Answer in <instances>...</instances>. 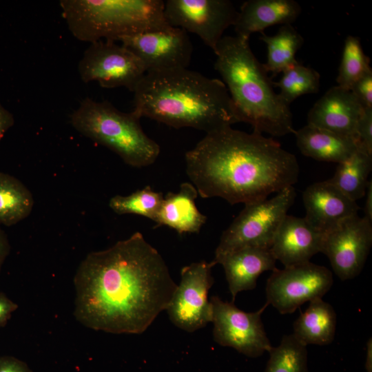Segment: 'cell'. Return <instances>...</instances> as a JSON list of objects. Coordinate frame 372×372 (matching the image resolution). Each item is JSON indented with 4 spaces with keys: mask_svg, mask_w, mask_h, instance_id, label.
Here are the masks:
<instances>
[{
    "mask_svg": "<svg viewBox=\"0 0 372 372\" xmlns=\"http://www.w3.org/2000/svg\"><path fill=\"white\" fill-rule=\"evenodd\" d=\"M74 286L76 320L115 334L143 333L166 310L177 287L161 255L138 231L89 253Z\"/></svg>",
    "mask_w": 372,
    "mask_h": 372,
    "instance_id": "obj_1",
    "label": "cell"
},
{
    "mask_svg": "<svg viewBox=\"0 0 372 372\" xmlns=\"http://www.w3.org/2000/svg\"><path fill=\"white\" fill-rule=\"evenodd\" d=\"M214 68L222 77L239 122L254 132L273 136L295 134L292 113L273 89V81L251 50L249 39L224 36L214 52Z\"/></svg>",
    "mask_w": 372,
    "mask_h": 372,
    "instance_id": "obj_4",
    "label": "cell"
},
{
    "mask_svg": "<svg viewBox=\"0 0 372 372\" xmlns=\"http://www.w3.org/2000/svg\"><path fill=\"white\" fill-rule=\"evenodd\" d=\"M276 262L270 249L255 247L237 249L218 259L216 264L223 267L232 302L239 292L254 289L261 273L276 268Z\"/></svg>",
    "mask_w": 372,
    "mask_h": 372,
    "instance_id": "obj_18",
    "label": "cell"
},
{
    "mask_svg": "<svg viewBox=\"0 0 372 372\" xmlns=\"http://www.w3.org/2000/svg\"><path fill=\"white\" fill-rule=\"evenodd\" d=\"M198 196L193 184L183 183L177 192H168L164 196L154 223L172 228L179 234L198 233L207 218L196 205Z\"/></svg>",
    "mask_w": 372,
    "mask_h": 372,
    "instance_id": "obj_20",
    "label": "cell"
},
{
    "mask_svg": "<svg viewBox=\"0 0 372 372\" xmlns=\"http://www.w3.org/2000/svg\"><path fill=\"white\" fill-rule=\"evenodd\" d=\"M371 70L370 59L364 54L360 38L347 36L336 79L338 85L350 90L358 79Z\"/></svg>",
    "mask_w": 372,
    "mask_h": 372,
    "instance_id": "obj_29",
    "label": "cell"
},
{
    "mask_svg": "<svg viewBox=\"0 0 372 372\" xmlns=\"http://www.w3.org/2000/svg\"><path fill=\"white\" fill-rule=\"evenodd\" d=\"M305 219L326 234L358 214L357 203L328 180L309 185L302 194Z\"/></svg>",
    "mask_w": 372,
    "mask_h": 372,
    "instance_id": "obj_15",
    "label": "cell"
},
{
    "mask_svg": "<svg viewBox=\"0 0 372 372\" xmlns=\"http://www.w3.org/2000/svg\"><path fill=\"white\" fill-rule=\"evenodd\" d=\"M118 41L142 62L146 72L187 68L193 53L188 33L174 27L123 37Z\"/></svg>",
    "mask_w": 372,
    "mask_h": 372,
    "instance_id": "obj_13",
    "label": "cell"
},
{
    "mask_svg": "<svg viewBox=\"0 0 372 372\" xmlns=\"http://www.w3.org/2000/svg\"><path fill=\"white\" fill-rule=\"evenodd\" d=\"M300 152L320 161L340 163L361 148L355 137L338 134L307 124L294 134Z\"/></svg>",
    "mask_w": 372,
    "mask_h": 372,
    "instance_id": "obj_21",
    "label": "cell"
},
{
    "mask_svg": "<svg viewBox=\"0 0 372 372\" xmlns=\"http://www.w3.org/2000/svg\"><path fill=\"white\" fill-rule=\"evenodd\" d=\"M133 93L135 114L176 129L207 134L240 123L224 83L187 68L146 72Z\"/></svg>",
    "mask_w": 372,
    "mask_h": 372,
    "instance_id": "obj_3",
    "label": "cell"
},
{
    "mask_svg": "<svg viewBox=\"0 0 372 372\" xmlns=\"http://www.w3.org/2000/svg\"><path fill=\"white\" fill-rule=\"evenodd\" d=\"M360 147L372 154V108H364L356 127Z\"/></svg>",
    "mask_w": 372,
    "mask_h": 372,
    "instance_id": "obj_30",
    "label": "cell"
},
{
    "mask_svg": "<svg viewBox=\"0 0 372 372\" xmlns=\"http://www.w3.org/2000/svg\"><path fill=\"white\" fill-rule=\"evenodd\" d=\"M14 123L13 115L3 106L0 101V141Z\"/></svg>",
    "mask_w": 372,
    "mask_h": 372,
    "instance_id": "obj_34",
    "label": "cell"
},
{
    "mask_svg": "<svg viewBox=\"0 0 372 372\" xmlns=\"http://www.w3.org/2000/svg\"><path fill=\"white\" fill-rule=\"evenodd\" d=\"M333 282L331 271L307 262L272 271L266 284L267 303L280 313H293L306 302L322 298Z\"/></svg>",
    "mask_w": 372,
    "mask_h": 372,
    "instance_id": "obj_8",
    "label": "cell"
},
{
    "mask_svg": "<svg viewBox=\"0 0 372 372\" xmlns=\"http://www.w3.org/2000/svg\"><path fill=\"white\" fill-rule=\"evenodd\" d=\"M296 198L293 186L285 188L270 199L250 203L223 232L212 262L246 247L270 249L277 230Z\"/></svg>",
    "mask_w": 372,
    "mask_h": 372,
    "instance_id": "obj_7",
    "label": "cell"
},
{
    "mask_svg": "<svg viewBox=\"0 0 372 372\" xmlns=\"http://www.w3.org/2000/svg\"><path fill=\"white\" fill-rule=\"evenodd\" d=\"M10 252V245L8 236L0 225V273L2 267Z\"/></svg>",
    "mask_w": 372,
    "mask_h": 372,
    "instance_id": "obj_35",
    "label": "cell"
},
{
    "mask_svg": "<svg viewBox=\"0 0 372 372\" xmlns=\"http://www.w3.org/2000/svg\"><path fill=\"white\" fill-rule=\"evenodd\" d=\"M212 261L192 262L180 271V284L166 309L171 322L187 332L205 327L212 321V307L208 293L214 280Z\"/></svg>",
    "mask_w": 372,
    "mask_h": 372,
    "instance_id": "obj_11",
    "label": "cell"
},
{
    "mask_svg": "<svg viewBox=\"0 0 372 372\" xmlns=\"http://www.w3.org/2000/svg\"><path fill=\"white\" fill-rule=\"evenodd\" d=\"M281 79L273 82L280 89L282 99L290 105L303 94L317 93L320 88V75L314 69L306 67L298 61L285 69Z\"/></svg>",
    "mask_w": 372,
    "mask_h": 372,
    "instance_id": "obj_26",
    "label": "cell"
},
{
    "mask_svg": "<svg viewBox=\"0 0 372 372\" xmlns=\"http://www.w3.org/2000/svg\"><path fill=\"white\" fill-rule=\"evenodd\" d=\"M301 12L294 0H248L238 11L234 30L237 36L249 39L251 34L269 26L291 24Z\"/></svg>",
    "mask_w": 372,
    "mask_h": 372,
    "instance_id": "obj_19",
    "label": "cell"
},
{
    "mask_svg": "<svg viewBox=\"0 0 372 372\" xmlns=\"http://www.w3.org/2000/svg\"><path fill=\"white\" fill-rule=\"evenodd\" d=\"M213 337L218 344L234 348L249 358L269 352L272 346L265 331L261 315L269 305L255 312H245L234 302L211 296Z\"/></svg>",
    "mask_w": 372,
    "mask_h": 372,
    "instance_id": "obj_10",
    "label": "cell"
},
{
    "mask_svg": "<svg viewBox=\"0 0 372 372\" xmlns=\"http://www.w3.org/2000/svg\"><path fill=\"white\" fill-rule=\"evenodd\" d=\"M78 70L84 83L97 81L102 87H124L132 92L146 73L142 62L127 48L103 40L90 43Z\"/></svg>",
    "mask_w": 372,
    "mask_h": 372,
    "instance_id": "obj_9",
    "label": "cell"
},
{
    "mask_svg": "<svg viewBox=\"0 0 372 372\" xmlns=\"http://www.w3.org/2000/svg\"><path fill=\"white\" fill-rule=\"evenodd\" d=\"M324 234L305 218L287 215L280 225L271 246L276 260L286 267L310 261L321 252Z\"/></svg>",
    "mask_w": 372,
    "mask_h": 372,
    "instance_id": "obj_16",
    "label": "cell"
},
{
    "mask_svg": "<svg viewBox=\"0 0 372 372\" xmlns=\"http://www.w3.org/2000/svg\"><path fill=\"white\" fill-rule=\"evenodd\" d=\"M293 329L294 337L306 346L327 345L335 338L336 313L322 298L314 299L293 322Z\"/></svg>",
    "mask_w": 372,
    "mask_h": 372,
    "instance_id": "obj_22",
    "label": "cell"
},
{
    "mask_svg": "<svg viewBox=\"0 0 372 372\" xmlns=\"http://www.w3.org/2000/svg\"><path fill=\"white\" fill-rule=\"evenodd\" d=\"M350 90L363 108H372V70L358 79Z\"/></svg>",
    "mask_w": 372,
    "mask_h": 372,
    "instance_id": "obj_31",
    "label": "cell"
},
{
    "mask_svg": "<svg viewBox=\"0 0 372 372\" xmlns=\"http://www.w3.org/2000/svg\"><path fill=\"white\" fill-rule=\"evenodd\" d=\"M367 372H372V341L370 338L366 344V361L364 364Z\"/></svg>",
    "mask_w": 372,
    "mask_h": 372,
    "instance_id": "obj_37",
    "label": "cell"
},
{
    "mask_svg": "<svg viewBox=\"0 0 372 372\" xmlns=\"http://www.w3.org/2000/svg\"><path fill=\"white\" fill-rule=\"evenodd\" d=\"M18 309V305L5 293L0 292V328L4 327L12 313Z\"/></svg>",
    "mask_w": 372,
    "mask_h": 372,
    "instance_id": "obj_33",
    "label": "cell"
},
{
    "mask_svg": "<svg viewBox=\"0 0 372 372\" xmlns=\"http://www.w3.org/2000/svg\"><path fill=\"white\" fill-rule=\"evenodd\" d=\"M372 169V154L362 148L338 163L333 177L328 180L354 201L363 198Z\"/></svg>",
    "mask_w": 372,
    "mask_h": 372,
    "instance_id": "obj_23",
    "label": "cell"
},
{
    "mask_svg": "<svg viewBox=\"0 0 372 372\" xmlns=\"http://www.w3.org/2000/svg\"><path fill=\"white\" fill-rule=\"evenodd\" d=\"M260 39L266 43L267 48L264 68L273 76L298 62L296 54L304 43L303 37L291 24L282 25L273 36L262 32Z\"/></svg>",
    "mask_w": 372,
    "mask_h": 372,
    "instance_id": "obj_24",
    "label": "cell"
},
{
    "mask_svg": "<svg viewBox=\"0 0 372 372\" xmlns=\"http://www.w3.org/2000/svg\"><path fill=\"white\" fill-rule=\"evenodd\" d=\"M164 196L150 186H145L127 196L116 195L109 201L110 207L118 214H135L154 222Z\"/></svg>",
    "mask_w": 372,
    "mask_h": 372,
    "instance_id": "obj_28",
    "label": "cell"
},
{
    "mask_svg": "<svg viewBox=\"0 0 372 372\" xmlns=\"http://www.w3.org/2000/svg\"><path fill=\"white\" fill-rule=\"evenodd\" d=\"M265 372H309L307 346L293 334L285 335L271 347Z\"/></svg>",
    "mask_w": 372,
    "mask_h": 372,
    "instance_id": "obj_27",
    "label": "cell"
},
{
    "mask_svg": "<svg viewBox=\"0 0 372 372\" xmlns=\"http://www.w3.org/2000/svg\"><path fill=\"white\" fill-rule=\"evenodd\" d=\"M33 205L27 187L14 176L0 172V225L12 226L25 219Z\"/></svg>",
    "mask_w": 372,
    "mask_h": 372,
    "instance_id": "obj_25",
    "label": "cell"
},
{
    "mask_svg": "<svg viewBox=\"0 0 372 372\" xmlns=\"http://www.w3.org/2000/svg\"><path fill=\"white\" fill-rule=\"evenodd\" d=\"M140 117L132 111L118 110L108 101L85 99L70 116L74 128L81 134L116 153L134 167L152 165L159 145L143 131Z\"/></svg>",
    "mask_w": 372,
    "mask_h": 372,
    "instance_id": "obj_6",
    "label": "cell"
},
{
    "mask_svg": "<svg viewBox=\"0 0 372 372\" xmlns=\"http://www.w3.org/2000/svg\"><path fill=\"white\" fill-rule=\"evenodd\" d=\"M185 160L199 196L222 198L231 205L265 200L293 186L299 176L296 157L279 143L231 126L207 133Z\"/></svg>",
    "mask_w": 372,
    "mask_h": 372,
    "instance_id": "obj_2",
    "label": "cell"
},
{
    "mask_svg": "<svg viewBox=\"0 0 372 372\" xmlns=\"http://www.w3.org/2000/svg\"><path fill=\"white\" fill-rule=\"evenodd\" d=\"M372 222L356 215L324 234L322 253L342 281L362 271L372 245Z\"/></svg>",
    "mask_w": 372,
    "mask_h": 372,
    "instance_id": "obj_14",
    "label": "cell"
},
{
    "mask_svg": "<svg viewBox=\"0 0 372 372\" xmlns=\"http://www.w3.org/2000/svg\"><path fill=\"white\" fill-rule=\"evenodd\" d=\"M363 109L350 90L333 86L309 110L307 124L357 138L356 127Z\"/></svg>",
    "mask_w": 372,
    "mask_h": 372,
    "instance_id": "obj_17",
    "label": "cell"
},
{
    "mask_svg": "<svg viewBox=\"0 0 372 372\" xmlns=\"http://www.w3.org/2000/svg\"><path fill=\"white\" fill-rule=\"evenodd\" d=\"M0 372H32L28 364L10 355L0 357Z\"/></svg>",
    "mask_w": 372,
    "mask_h": 372,
    "instance_id": "obj_32",
    "label": "cell"
},
{
    "mask_svg": "<svg viewBox=\"0 0 372 372\" xmlns=\"http://www.w3.org/2000/svg\"><path fill=\"white\" fill-rule=\"evenodd\" d=\"M365 204L364 206V217L372 222V181L369 180L366 193Z\"/></svg>",
    "mask_w": 372,
    "mask_h": 372,
    "instance_id": "obj_36",
    "label": "cell"
},
{
    "mask_svg": "<svg viewBox=\"0 0 372 372\" xmlns=\"http://www.w3.org/2000/svg\"><path fill=\"white\" fill-rule=\"evenodd\" d=\"M60 6L72 35L90 43L172 27L162 0H62Z\"/></svg>",
    "mask_w": 372,
    "mask_h": 372,
    "instance_id": "obj_5",
    "label": "cell"
},
{
    "mask_svg": "<svg viewBox=\"0 0 372 372\" xmlns=\"http://www.w3.org/2000/svg\"><path fill=\"white\" fill-rule=\"evenodd\" d=\"M238 11L229 0H167L164 15L174 28L196 34L214 52Z\"/></svg>",
    "mask_w": 372,
    "mask_h": 372,
    "instance_id": "obj_12",
    "label": "cell"
}]
</instances>
